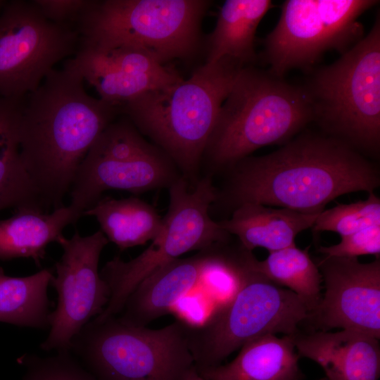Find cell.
I'll return each mask as SVG.
<instances>
[{"instance_id":"1","label":"cell","mask_w":380,"mask_h":380,"mask_svg":"<svg viewBox=\"0 0 380 380\" xmlns=\"http://www.w3.org/2000/svg\"><path fill=\"white\" fill-rule=\"evenodd\" d=\"M226 196L246 203L319 214L342 195L374 192L377 167L348 144L325 134H301L277 151L247 156L231 166Z\"/></svg>"},{"instance_id":"2","label":"cell","mask_w":380,"mask_h":380,"mask_svg":"<svg viewBox=\"0 0 380 380\" xmlns=\"http://www.w3.org/2000/svg\"><path fill=\"white\" fill-rule=\"evenodd\" d=\"M83 82L72 70L53 69L23 99L20 155L46 210L63 206L87 152L122 113L120 106L89 95Z\"/></svg>"},{"instance_id":"3","label":"cell","mask_w":380,"mask_h":380,"mask_svg":"<svg viewBox=\"0 0 380 380\" xmlns=\"http://www.w3.org/2000/svg\"><path fill=\"white\" fill-rule=\"evenodd\" d=\"M244 67L229 57L205 63L187 80L122 105L121 113L167 155L185 179L193 180L221 105Z\"/></svg>"},{"instance_id":"4","label":"cell","mask_w":380,"mask_h":380,"mask_svg":"<svg viewBox=\"0 0 380 380\" xmlns=\"http://www.w3.org/2000/svg\"><path fill=\"white\" fill-rule=\"evenodd\" d=\"M311 121L302 87L246 66L221 105L203 156L213 167L229 168L262 146L286 144Z\"/></svg>"},{"instance_id":"5","label":"cell","mask_w":380,"mask_h":380,"mask_svg":"<svg viewBox=\"0 0 380 380\" xmlns=\"http://www.w3.org/2000/svg\"><path fill=\"white\" fill-rule=\"evenodd\" d=\"M312 121L362 154L380 149V18L366 37L302 87Z\"/></svg>"},{"instance_id":"6","label":"cell","mask_w":380,"mask_h":380,"mask_svg":"<svg viewBox=\"0 0 380 380\" xmlns=\"http://www.w3.org/2000/svg\"><path fill=\"white\" fill-rule=\"evenodd\" d=\"M250 256L239 271L230 297L202 324L188 323L189 347L198 374L220 365L255 338L296 334L314 309L292 291L252 270Z\"/></svg>"},{"instance_id":"7","label":"cell","mask_w":380,"mask_h":380,"mask_svg":"<svg viewBox=\"0 0 380 380\" xmlns=\"http://www.w3.org/2000/svg\"><path fill=\"white\" fill-rule=\"evenodd\" d=\"M211 1H90L75 27L80 40L141 49L160 63L189 58L202 42V20Z\"/></svg>"},{"instance_id":"8","label":"cell","mask_w":380,"mask_h":380,"mask_svg":"<svg viewBox=\"0 0 380 380\" xmlns=\"http://www.w3.org/2000/svg\"><path fill=\"white\" fill-rule=\"evenodd\" d=\"M187 325L177 319L153 329L117 316L92 319L72 340L70 351L96 380H186L196 369Z\"/></svg>"},{"instance_id":"9","label":"cell","mask_w":380,"mask_h":380,"mask_svg":"<svg viewBox=\"0 0 380 380\" xmlns=\"http://www.w3.org/2000/svg\"><path fill=\"white\" fill-rule=\"evenodd\" d=\"M168 189L167 212L150 246L129 261L114 257L100 271L110 298L94 321L102 322L118 315L141 281L184 253L229 242L230 235L210 215V207L218 195L210 177H203L191 187L182 175Z\"/></svg>"},{"instance_id":"10","label":"cell","mask_w":380,"mask_h":380,"mask_svg":"<svg viewBox=\"0 0 380 380\" xmlns=\"http://www.w3.org/2000/svg\"><path fill=\"white\" fill-rule=\"evenodd\" d=\"M160 148L148 143L126 118L113 121L80 164L70 189L77 220L107 190L141 194L169 188L182 175Z\"/></svg>"},{"instance_id":"11","label":"cell","mask_w":380,"mask_h":380,"mask_svg":"<svg viewBox=\"0 0 380 380\" xmlns=\"http://www.w3.org/2000/svg\"><path fill=\"white\" fill-rule=\"evenodd\" d=\"M376 0H288L263 40L262 60L278 77L292 68L310 69L329 50L343 54L363 37L358 18Z\"/></svg>"},{"instance_id":"12","label":"cell","mask_w":380,"mask_h":380,"mask_svg":"<svg viewBox=\"0 0 380 380\" xmlns=\"http://www.w3.org/2000/svg\"><path fill=\"white\" fill-rule=\"evenodd\" d=\"M80 35L74 26L54 23L33 1L5 3L0 12V96L23 98L53 66L73 56Z\"/></svg>"},{"instance_id":"13","label":"cell","mask_w":380,"mask_h":380,"mask_svg":"<svg viewBox=\"0 0 380 380\" xmlns=\"http://www.w3.org/2000/svg\"><path fill=\"white\" fill-rule=\"evenodd\" d=\"M108 242L101 230L85 236L76 232L70 239L63 236L58 242L63 254L51 281L58 302L50 315L49 333L41 344L42 350H70L72 340L107 305L110 292L100 275L99 262Z\"/></svg>"},{"instance_id":"14","label":"cell","mask_w":380,"mask_h":380,"mask_svg":"<svg viewBox=\"0 0 380 380\" xmlns=\"http://www.w3.org/2000/svg\"><path fill=\"white\" fill-rule=\"evenodd\" d=\"M324 292L305 322L314 329L339 328L380 338V258L324 257L316 262Z\"/></svg>"},{"instance_id":"15","label":"cell","mask_w":380,"mask_h":380,"mask_svg":"<svg viewBox=\"0 0 380 380\" xmlns=\"http://www.w3.org/2000/svg\"><path fill=\"white\" fill-rule=\"evenodd\" d=\"M63 68L78 73L95 88L100 99L121 106L148 91L182 80L178 72L147 51L129 45H98L80 40Z\"/></svg>"},{"instance_id":"16","label":"cell","mask_w":380,"mask_h":380,"mask_svg":"<svg viewBox=\"0 0 380 380\" xmlns=\"http://www.w3.org/2000/svg\"><path fill=\"white\" fill-rule=\"evenodd\" d=\"M226 255L227 243H220L161 267L139 283L116 316L127 324L146 327L169 313L208 270L224 262Z\"/></svg>"},{"instance_id":"17","label":"cell","mask_w":380,"mask_h":380,"mask_svg":"<svg viewBox=\"0 0 380 380\" xmlns=\"http://www.w3.org/2000/svg\"><path fill=\"white\" fill-rule=\"evenodd\" d=\"M300 357L317 363L327 380H378L379 339L359 331L341 329L300 331L293 335Z\"/></svg>"},{"instance_id":"18","label":"cell","mask_w":380,"mask_h":380,"mask_svg":"<svg viewBox=\"0 0 380 380\" xmlns=\"http://www.w3.org/2000/svg\"><path fill=\"white\" fill-rule=\"evenodd\" d=\"M319 214L246 203L236 207L229 219L218 223L229 235H235L245 249L263 248L270 253L296 245V236L312 228Z\"/></svg>"},{"instance_id":"19","label":"cell","mask_w":380,"mask_h":380,"mask_svg":"<svg viewBox=\"0 0 380 380\" xmlns=\"http://www.w3.org/2000/svg\"><path fill=\"white\" fill-rule=\"evenodd\" d=\"M293 335L269 334L244 344L230 362L199 374L206 380H301Z\"/></svg>"},{"instance_id":"20","label":"cell","mask_w":380,"mask_h":380,"mask_svg":"<svg viewBox=\"0 0 380 380\" xmlns=\"http://www.w3.org/2000/svg\"><path fill=\"white\" fill-rule=\"evenodd\" d=\"M77 221L68 206L51 213L34 208L15 210L9 218L0 220V260L30 258L39 266L48 245L58 243L63 230Z\"/></svg>"},{"instance_id":"21","label":"cell","mask_w":380,"mask_h":380,"mask_svg":"<svg viewBox=\"0 0 380 380\" xmlns=\"http://www.w3.org/2000/svg\"><path fill=\"white\" fill-rule=\"evenodd\" d=\"M272 6L270 0L225 1L205 42V63L229 57L244 66L254 63L258 59L254 46L256 30Z\"/></svg>"},{"instance_id":"22","label":"cell","mask_w":380,"mask_h":380,"mask_svg":"<svg viewBox=\"0 0 380 380\" xmlns=\"http://www.w3.org/2000/svg\"><path fill=\"white\" fill-rule=\"evenodd\" d=\"M23 99L0 96V210L13 208L44 211L20 155L19 127Z\"/></svg>"},{"instance_id":"23","label":"cell","mask_w":380,"mask_h":380,"mask_svg":"<svg viewBox=\"0 0 380 380\" xmlns=\"http://www.w3.org/2000/svg\"><path fill=\"white\" fill-rule=\"evenodd\" d=\"M82 216L94 217L108 241L121 251L152 241L163 224V217L152 205L133 196L100 198Z\"/></svg>"},{"instance_id":"24","label":"cell","mask_w":380,"mask_h":380,"mask_svg":"<svg viewBox=\"0 0 380 380\" xmlns=\"http://www.w3.org/2000/svg\"><path fill=\"white\" fill-rule=\"evenodd\" d=\"M53 275L46 268L27 277H13L0 267V322L49 328L51 311L47 289Z\"/></svg>"},{"instance_id":"25","label":"cell","mask_w":380,"mask_h":380,"mask_svg":"<svg viewBox=\"0 0 380 380\" xmlns=\"http://www.w3.org/2000/svg\"><path fill=\"white\" fill-rule=\"evenodd\" d=\"M249 265L269 280L304 298L314 308L319 303L322 278L308 248L302 250L291 246L270 252L264 260H257L252 253Z\"/></svg>"},{"instance_id":"26","label":"cell","mask_w":380,"mask_h":380,"mask_svg":"<svg viewBox=\"0 0 380 380\" xmlns=\"http://www.w3.org/2000/svg\"><path fill=\"white\" fill-rule=\"evenodd\" d=\"M375 225H380V199L371 192L364 201L324 210L312 228L315 232H333L341 237Z\"/></svg>"},{"instance_id":"27","label":"cell","mask_w":380,"mask_h":380,"mask_svg":"<svg viewBox=\"0 0 380 380\" xmlns=\"http://www.w3.org/2000/svg\"><path fill=\"white\" fill-rule=\"evenodd\" d=\"M20 360L25 367L23 380H96L70 350L46 357L26 355Z\"/></svg>"},{"instance_id":"28","label":"cell","mask_w":380,"mask_h":380,"mask_svg":"<svg viewBox=\"0 0 380 380\" xmlns=\"http://www.w3.org/2000/svg\"><path fill=\"white\" fill-rule=\"evenodd\" d=\"M341 241L329 246H320L318 251L330 257H356L374 255L380 258V225H375L341 236Z\"/></svg>"},{"instance_id":"29","label":"cell","mask_w":380,"mask_h":380,"mask_svg":"<svg viewBox=\"0 0 380 380\" xmlns=\"http://www.w3.org/2000/svg\"><path fill=\"white\" fill-rule=\"evenodd\" d=\"M32 1L49 20L75 27L80 15L90 2L89 0H34Z\"/></svg>"},{"instance_id":"30","label":"cell","mask_w":380,"mask_h":380,"mask_svg":"<svg viewBox=\"0 0 380 380\" xmlns=\"http://www.w3.org/2000/svg\"><path fill=\"white\" fill-rule=\"evenodd\" d=\"M186 380H206L201 376L196 370L193 369L187 376Z\"/></svg>"},{"instance_id":"31","label":"cell","mask_w":380,"mask_h":380,"mask_svg":"<svg viewBox=\"0 0 380 380\" xmlns=\"http://www.w3.org/2000/svg\"><path fill=\"white\" fill-rule=\"evenodd\" d=\"M321 380H327V379L324 378V379H321Z\"/></svg>"}]
</instances>
